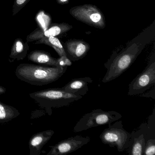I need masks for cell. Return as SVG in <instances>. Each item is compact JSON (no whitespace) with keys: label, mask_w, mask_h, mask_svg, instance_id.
<instances>
[{"label":"cell","mask_w":155,"mask_h":155,"mask_svg":"<svg viewBox=\"0 0 155 155\" xmlns=\"http://www.w3.org/2000/svg\"><path fill=\"white\" fill-rule=\"evenodd\" d=\"M68 69V67L44 66L21 63L16 68V77L34 86H42L58 80Z\"/></svg>","instance_id":"6da1fadb"},{"label":"cell","mask_w":155,"mask_h":155,"mask_svg":"<svg viewBox=\"0 0 155 155\" xmlns=\"http://www.w3.org/2000/svg\"><path fill=\"white\" fill-rule=\"evenodd\" d=\"M143 48V44L135 42L129 44L120 52H114L104 64L107 71L102 79V82L107 83L114 80L127 70L141 53Z\"/></svg>","instance_id":"7a4b0ae2"},{"label":"cell","mask_w":155,"mask_h":155,"mask_svg":"<svg viewBox=\"0 0 155 155\" xmlns=\"http://www.w3.org/2000/svg\"><path fill=\"white\" fill-rule=\"evenodd\" d=\"M30 97L51 116L53 108L61 107L69 105L79 100L83 96L67 92L61 88H50L32 92Z\"/></svg>","instance_id":"3957f363"},{"label":"cell","mask_w":155,"mask_h":155,"mask_svg":"<svg viewBox=\"0 0 155 155\" xmlns=\"http://www.w3.org/2000/svg\"><path fill=\"white\" fill-rule=\"evenodd\" d=\"M121 117L122 115L117 111L94 110L82 116L74 127L73 131L81 132L94 127L109 125Z\"/></svg>","instance_id":"277c9868"},{"label":"cell","mask_w":155,"mask_h":155,"mask_svg":"<svg viewBox=\"0 0 155 155\" xmlns=\"http://www.w3.org/2000/svg\"><path fill=\"white\" fill-rule=\"evenodd\" d=\"M100 138L104 144L116 147L119 152H123L129 147L131 133L124 129L121 120H117L104 129Z\"/></svg>","instance_id":"5b68a950"},{"label":"cell","mask_w":155,"mask_h":155,"mask_svg":"<svg viewBox=\"0 0 155 155\" xmlns=\"http://www.w3.org/2000/svg\"><path fill=\"white\" fill-rule=\"evenodd\" d=\"M70 13L76 19L89 26L99 29L104 28L106 26L104 14L95 5L76 6L70 9Z\"/></svg>","instance_id":"8992f818"},{"label":"cell","mask_w":155,"mask_h":155,"mask_svg":"<svg viewBox=\"0 0 155 155\" xmlns=\"http://www.w3.org/2000/svg\"><path fill=\"white\" fill-rule=\"evenodd\" d=\"M155 84V59L153 57L144 70L138 75L129 85V96L143 94Z\"/></svg>","instance_id":"52a82bcc"},{"label":"cell","mask_w":155,"mask_h":155,"mask_svg":"<svg viewBox=\"0 0 155 155\" xmlns=\"http://www.w3.org/2000/svg\"><path fill=\"white\" fill-rule=\"evenodd\" d=\"M91 138L88 136H81L71 137L61 140L53 146H50L51 149L48 155H64L74 152L90 142Z\"/></svg>","instance_id":"ba28073f"},{"label":"cell","mask_w":155,"mask_h":155,"mask_svg":"<svg viewBox=\"0 0 155 155\" xmlns=\"http://www.w3.org/2000/svg\"><path fill=\"white\" fill-rule=\"evenodd\" d=\"M72 28V26L67 23H53L45 29L37 28L27 36L28 42L37 41L43 38L56 37L66 33Z\"/></svg>","instance_id":"9c48e42d"},{"label":"cell","mask_w":155,"mask_h":155,"mask_svg":"<svg viewBox=\"0 0 155 155\" xmlns=\"http://www.w3.org/2000/svg\"><path fill=\"white\" fill-rule=\"evenodd\" d=\"M67 57L75 61L83 58L90 49L89 44L82 40L71 39L64 43Z\"/></svg>","instance_id":"30bf717a"},{"label":"cell","mask_w":155,"mask_h":155,"mask_svg":"<svg viewBox=\"0 0 155 155\" xmlns=\"http://www.w3.org/2000/svg\"><path fill=\"white\" fill-rule=\"evenodd\" d=\"M54 134L53 130H48L34 134L29 141L30 155H40L43 146L47 144Z\"/></svg>","instance_id":"8fae6325"},{"label":"cell","mask_w":155,"mask_h":155,"mask_svg":"<svg viewBox=\"0 0 155 155\" xmlns=\"http://www.w3.org/2000/svg\"><path fill=\"white\" fill-rule=\"evenodd\" d=\"M92 82L93 80L89 77L74 79L61 88L67 92L83 96L88 91V84Z\"/></svg>","instance_id":"7c38bea8"},{"label":"cell","mask_w":155,"mask_h":155,"mask_svg":"<svg viewBox=\"0 0 155 155\" xmlns=\"http://www.w3.org/2000/svg\"><path fill=\"white\" fill-rule=\"evenodd\" d=\"M28 58L29 60L39 65L60 67L58 59L53 58L49 52L43 51H33L28 55Z\"/></svg>","instance_id":"4fadbf2b"},{"label":"cell","mask_w":155,"mask_h":155,"mask_svg":"<svg viewBox=\"0 0 155 155\" xmlns=\"http://www.w3.org/2000/svg\"><path fill=\"white\" fill-rule=\"evenodd\" d=\"M29 49V46L28 41L24 42L21 39H16L12 47L9 60L10 62H13L15 60L20 61L24 59Z\"/></svg>","instance_id":"5bb4252c"},{"label":"cell","mask_w":155,"mask_h":155,"mask_svg":"<svg viewBox=\"0 0 155 155\" xmlns=\"http://www.w3.org/2000/svg\"><path fill=\"white\" fill-rule=\"evenodd\" d=\"M146 141L144 133L137 135L136 132L132 131L129 147L126 149L127 152L130 155H143Z\"/></svg>","instance_id":"9a60e30c"},{"label":"cell","mask_w":155,"mask_h":155,"mask_svg":"<svg viewBox=\"0 0 155 155\" xmlns=\"http://www.w3.org/2000/svg\"><path fill=\"white\" fill-rule=\"evenodd\" d=\"M19 111L16 108L0 101V124L7 123L19 116Z\"/></svg>","instance_id":"2e32d148"},{"label":"cell","mask_w":155,"mask_h":155,"mask_svg":"<svg viewBox=\"0 0 155 155\" xmlns=\"http://www.w3.org/2000/svg\"><path fill=\"white\" fill-rule=\"evenodd\" d=\"M35 44H45L53 48L60 57L67 56L63 45L58 38L55 37L43 38L36 41Z\"/></svg>","instance_id":"e0dca14e"},{"label":"cell","mask_w":155,"mask_h":155,"mask_svg":"<svg viewBox=\"0 0 155 155\" xmlns=\"http://www.w3.org/2000/svg\"><path fill=\"white\" fill-rule=\"evenodd\" d=\"M155 154V139H150L146 140L143 155H154Z\"/></svg>","instance_id":"ac0fdd59"},{"label":"cell","mask_w":155,"mask_h":155,"mask_svg":"<svg viewBox=\"0 0 155 155\" xmlns=\"http://www.w3.org/2000/svg\"><path fill=\"white\" fill-rule=\"evenodd\" d=\"M30 0H15L12 7V16H15L18 13Z\"/></svg>","instance_id":"d6986e66"},{"label":"cell","mask_w":155,"mask_h":155,"mask_svg":"<svg viewBox=\"0 0 155 155\" xmlns=\"http://www.w3.org/2000/svg\"><path fill=\"white\" fill-rule=\"evenodd\" d=\"M59 66L60 67H68L72 65V62L67 56H62L58 59Z\"/></svg>","instance_id":"ffe728a7"},{"label":"cell","mask_w":155,"mask_h":155,"mask_svg":"<svg viewBox=\"0 0 155 155\" xmlns=\"http://www.w3.org/2000/svg\"><path fill=\"white\" fill-rule=\"evenodd\" d=\"M57 3L60 5H65L68 4L70 0H56Z\"/></svg>","instance_id":"44dd1931"},{"label":"cell","mask_w":155,"mask_h":155,"mask_svg":"<svg viewBox=\"0 0 155 155\" xmlns=\"http://www.w3.org/2000/svg\"><path fill=\"white\" fill-rule=\"evenodd\" d=\"M6 91H7V89L5 87L0 86V95L5 94L6 93Z\"/></svg>","instance_id":"7402d4cb"}]
</instances>
